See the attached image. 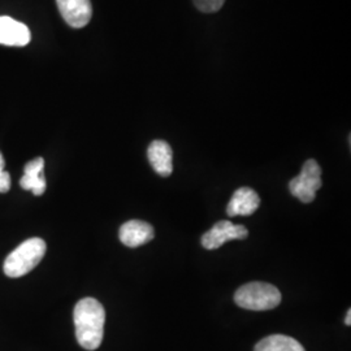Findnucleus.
I'll list each match as a JSON object with an SVG mask.
<instances>
[{
	"mask_svg": "<svg viewBox=\"0 0 351 351\" xmlns=\"http://www.w3.org/2000/svg\"><path fill=\"white\" fill-rule=\"evenodd\" d=\"M75 337L81 348L97 350L101 346L104 335L106 311L101 303L94 298H84L75 304Z\"/></svg>",
	"mask_w": 351,
	"mask_h": 351,
	"instance_id": "f257e3e1",
	"label": "nucleus"
},
{
	"mask_svg": "<svg viewBox=\"0 0 351 351\" xmlns=\"http://www.w3.org/2000/svg\"><path fill=\"white\" fill-rule=\"evenodd\" d=\"M47 250L46 242L42 239H29L7 256L3 265L5 276L11 278L25 276L42 262Z\"/></svg>",
	"mask_w": 351,
	"mask_h": 351,
	"instance_id": "f03ea898",
	"label": "nucleus"
},
{
	"mask_svg": "<svg viewBox=\"0 0 351 351\" xmlns=\"http://www.w3.org/2000/svg\"><path fill=\"white\" fill-rule=\"evenodd\" d=\"M234 302L245 310L267 311L281 303V293L271 284L255 281L242 285L234 294Z\"/></svg>",
	"mask_w": 351,
	"mask_h": 351,
	"instance_id": "7ed1b4c3",
	"label": "nucleus"
},
{
	"mask_svg": "<svg viewBox=\"0 0 351 351\" xmlns=\"http://www.w3.org/2000/svg\"><path fill=\"white\" fill-rule=\"evenodd\" d=\"M322 168L314 159L307 160L301 173L289 182L290 193L303 203L315 201L316 191L322 188Z\"/></svg>",
	"mask_w": 351,
	"mask_h": 351,
	"instance_id": "20e7f679",
	"label": "nucleus"
},
{
	"mask_svg": "<svg viewBox=\"0 0 351 351\" xmlns=\"http://www.w3.org/2000/svg\"><path fill=\"white\" fill-rule=\"evenodd\" d=\"M249 236L246 226H236L232 221L221 220L203 234L202 245L207 250H216L221 247L228 241L245 239Z\"/></svg>",
	"mask_w": 351,
	"mask_h": 351,
	"instance_id": "39448f33",
	"label": "nucleus"
},
{
	"mask_svg": "<svg viewBox=\"0 0 351 351\" xmlns=\"http://www.w3.org/2000/svg\"><path fill=\"white\" fill-rule=\"evenodd\" d=\"M59 12L65 23L73 29L88 25L93 16V5L90 0H56Z\"/></svg>",
	"mask_w": 351,
	"mask_h": 351,
	"instance_id": "423d86ee",
	"label": "nucleus"
},
{
	"mask_svg": "<svg viewBox=\"0 0 351 351\" xmlns=\"http://www.w3.org/2000/svg\"><path fill=\"white\" fill-rule=\"evenodd\" d=\"M154 236L155 232L152 226L142 220H130L123 224L119 232L120 241L132 249L149 243Z\"/></svg>",
	"mask_w": 351,
	"mask_h": 351,
	"instance_id": "0eeeda50",
	"label": "nucleus"
},
{
	"mask_svg": "<svg viewBox=\"0 0 351 351\" xmlns=\"http://www.w3.org/2000/svg\"><path fill=\"white\" fill-rule=\"evenodd\" d=\"M29 27L8 16L0 17V45L23 47L30 42Z\"/></svg>",
	"mask_w": 351,
	"mask_h": 351,
	"instance_id": "6e6552de",
	"label": "nucleus"
},
{
	"mask_svg": "<svg viewBox=\"0 0 351 351\" xmlns=\"http://www.w3.org/2000/svg\"><path fill=\"white\" fill-rule=\"evenodd\" d=\"M261 198L255 190L250 188H239L234 191L226 207L229 217L249 216L258 210Z\"/></svg>",
	"mask_w": 351,
	"mask_h": 351,
	"instance_id": "1a4fd4ad",
	"label": "nucleus"
},
{
	"mask_svg": "<svg viewBox=\"0 0 351 351\" xmlns=\"http://www.w3.org/2000/svg\"><path fill=\"white\" fill-rule=\"evenodd\" d=\"M147 158L154 171L162 177H169L173 172V152L171 146L162 139L151 142L147 149Z\"/></svg>",
	"mask_w": 351,
	"mask_h": 351,
	"instance_id": "9d476101",
	"label": "nucleus"
},
{
	"mask_svg": "<svg viewBox=\"0 0 351 351\" xmlns=\"http://www.w3.org/2000/svg\"><path fill=\"white\" fill-rule=\"evenodd\" d=\"M45 160L43 158H36L26 163L24 176L20 180V185L24 190H32L36 197L43 195L46 191V178L43 175Z\"/></svg>",
	"mask_w": 351,
	"mask_h": 351,
	"instance_id": "9b49d317",
	"label": "nucleus"
},
{
	"mask_svg": "<svg viewBox=\"0 0 351 351\" xmlns=\"http://www.w3.org/2000/svg\"><path fill=\"white\" fill-rule=\"evenodd\" d=\"M254 351H306L297 339L284 335H272L256 343Z\"/></svg>",
	"mask_w": 351,
	"mask_h": 351,
	"instance_id": "f8f14e48",
	"label": "nucleus"
},
{
	"mask_svg": "<svg viewBox=\"0 0 351 351\" xmlns=\"http://www.w3.org/2000/svg\"><path fill=\"white\" fill-rule=\"evenodd\" d=\"M195 7L204 13L217 12L224 5L226 0H193Z\"/></svg>",
	"mask_w": 351,
	"mask_h": 351,
	"instance_id": "ddd939ff",
	"label": "nucleus"
},
{
	"mask_svg": "<svg viewBox=\"0 0 351 351\" xmlns=\"http://www.w3.org/2000/svg\"><path fill=\"white\" fill-rule=\"evenodd\" d=\"M5 160L0 152V193H7L11 189V175L4 171Z\"/></svg>",
	"mask_w": 351,
	"mask_h": 351,
	"instance_id": "4468645a",
	"label": "nucleus"
},
{
	"mask_svg": "<svg viewBox=\"0 0 351 351\" xmlns=\"http://www.w3.org/2000/svg\"><path fill=\"white\" fill-rule=\"evenodd\" d=\"M345 323H346V326H351V310L348 311V315H346V319H345Z\"/></svg>",
	"mask_w": 351,
	"mask_h": 351,
	"instance_id": "2eb2a0df",
	"label": "nucleus"
}]
</instances>
